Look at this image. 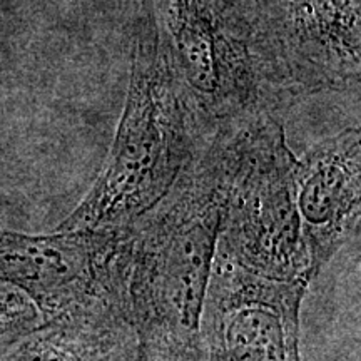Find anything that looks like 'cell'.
<instances>
[{
    "label": "cell",
    "instance_id": "1",
    "mask_svg": "<svg viewBox=\"0 0 361 361\" xmlns=\"http://www.w3.org/2000/svg\"><path fill=\"white\" fill-rule=\"evenodd\" d=\"M234 164L233 123L216 130L168 194L128 226L126 313L139 361H202V308Z\"/></svg>",
    "mask_w": 361,
    "mask_h": 361
},
{
    "label": "cell",
    "instance_id": "2",
    "mask_svg": "<svg viewBox=\"0 0 361 361\" xmlns=\"http://www.w3.org/2000/svg\"><path fill=\"white\" fill-rule=\"evenodd\" d=\"M206 142L154 22L144 17L114 144L90 191L57 229L128 228L168 194Z\"/></svg>",
    "mask_w": 361,
    "mask_h": 361
},
{
    "label": "cell",
    "instance_id": "3",
    "mask_svg": "<svg viewBox=\"0 0 361 361\" xmlns=\"http://www.w3.org/2000/svg\"><path fill=\"white\" fill-rule=\"evenodd\" d=\"M236 164L221 214L218 251L251 273L310 284L296 206L295 164L273 112L234 123Z\"/></svg>",
    "mask_w": 361,
    "mask_h": 361
},
{
    "label": "cell",
    "instance_id": "4",
    "mask_svg": "<svg viewBox=\"0 0 361 361\" xmlns=\"http://www.w3.org/2000/svg\"><path fill=\"white\" fill-rule=\"evenodd\" d=\"M271 109L360 85V0H236Z\"/></svg>",
    "mask_w": 361,
    "mask_h": 361
},
{
    "label": "cell",
    "instance_id": "5",
    "mask_svg": "<svg viewBox=\"0 0 361 361\" xmlns=\"http://www.w3.org/2000/svg\"><path fill=\"white\" fill-rule=\"evenodd\" d=\"M189 106L209 139L271 111L236 0H144Z\"/></svg>",
    "mask_w": 361,
    "mask_h": 361
},
{
    "label": "cell",
    "instance_id": "6",
    "mask_svg": "<svg viewBox=\"0 0 361 361\" xmlns=\"http://www.w3.org/2000/svg\"><path fill=\"white\" fill-rule=\"evenodd\" d=\"M126 252L128 228L42 236L4 231L0 281L29 296L44 323L107 306L126 311Z\"/></svg>",
    "mask_w": 361,
    "mask_h": 361
},
{
    "label": "cell",
    "instance_id": "7",
    "mask_svg": "<svg viewBox=\"0 0 361 361\" xmlns=\"http://www.w3.org/2000/svg\"><path fill=\"white\" fill-rule=\"evenodd\" d=\"M308 286L251 273L216 251L201 318L202 361H301Z\"/></svg>",
    "mask_w": 361,
    "mask_h": 361
},
{
    "label": "cell",
    "instance_id": "8",
    "mask_svg": "<svg viewBox=\"0 0 361 361\" xmlns=\"http://www.w3.org/2000/svg\"><path fill=\"white\" fill-rule=\"evenodd\" d=\"M295 188L310 279L314 281L360 228V129L324 139L296 159Z\"/></svg>",
    "mask_w": 361,
    "mask_h": 361
},
{
    "label": "cell",
    "instance_id": "9",
    "mask_svg": "<svg viewBox=\"0 0 361 361\" xmlns=\"http://www.w3.org/2000/svg\"><path fill=\"white\" fill-rule=\"evenodd\" d=\"M141 348L123 308L52 319L17 341L0 361H139Z\"/></svg>",
    "mask_w": 361,
    "mask_h": 361
},
{
    "label": "cell",
    "instance_id": "10",
    "mask_svg": "<svg viewBox=\"0 0 361 361\" xmlns=\"http://www.w3.org/2000/svg\"><path fill=\"white\" fill-rule=\"evenodd\" d=\"M42 324V314L30 298L0 281V356Z\"/></svg>",
    "mask_w": 361,
    "mask_h": 361
}]
</instances>
